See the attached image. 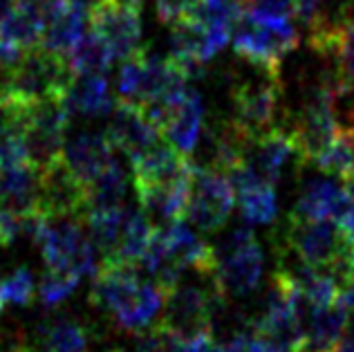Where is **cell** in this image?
Returning a JSON list of instances; mask_svg holds the SVG:
<instances>
[{
	"instance_id": "25",
	"label": "cell",
	"mask_w": 354,
	"mask_h": 352,
	"mask_svg": "<svg viewBox=\"0 0 354 352\" xmlns=\"http://www.w3.org/2000/svg\"><path fill=\"white\" fill-rule=\"evenodd\" d=\"M153 236H155V227L146 218V213L142 209L124 207V231H121V243L113 258L142 265V258L148 252V247H151Z\"/></svg>"
},
{
	"instance_id": "22",
	"label": "cell",
	"mask_w": 354,
	"mask_h": 352,
	"mask_svg": "<svg viewBox=\"0 0 354 352\" xmlns=\"http://www.w3.org/2000/svg\"><path fill=\"white\" fill-rule=\"evenodd\" d=\"M348 326V310L337 301L325 308H316L307 323V339L303 352H332Z\"/></svg>"
},
{
	"instance_id": "15",
	"label": "cell",
	"mask_w": 354,
	"mask_h": 352,
	"mask_svg": "<svg viewBox=\"0 0 354 352\" xmlns=\"http://www.w3.org/2000/svg\"><path fill=\"white\" fill-rule=\"evenodd\" d=\"M263 270H265L263 249H260L258 240H254L251 245L220 258L216 267V276L227 296H245L260 285Z\"/></svg>"
},
{
	"instance_id": "7",
	"label": "cell",
	"mask_w": 354,
	"mask_h": 352,
	"mask_svg": "<svg viewBox=\"0 0 354 352\" xmlns=\"http://www.w3.org/2000/svg\"><path fill=\"white\" fill-rule=\"evenodd\" d=\"M236 191L225 173L195 166L189 184L186 220L200 231H218L229 220Z\"/></svg>"
},
{
	"instance_id": "41",
	"label": "cell",
	"mask_w": 354,
	"mask_h": 352,
	"mask_svg": "<svg viewBox=\"0 0 354 352\" xmlns=\"http://www.w3.org/2000/svg\"><path fill=\"white\" fill-rule=\"evenodd\" d=\"M5 305H7V303H5V299H3V292H0V312L5 310Z\"/></svg>"
},
{
	"instance_id": "33",
	"label": "cell",
	"mask_w": 354,
	"mask_h": 352,
	"mask_svg": "<svg viewBox=\"0 0 354 352\" xmlns=\"http://www.w3.org/2000/svg\"><path fill=\"white\" fill-rule=\"evenodd\" d=\"M245 12L258 21H287L294 18V0H249Z\"/></svg>"
},
{
	"instance_id": "20",
	"label": "cell",
	"mask_w": 354,
	"mask_h": 352,
	"mask_svg": "<svg viewBox=\"0 0 354 352\" xmlns=\"http://www.w3.org/2000/svg\"><path fill=\"white\" fill-rule=\"evenodd\" d=\"M90 21V14L79 7H72L68 0L59 5L48 16L43 25V41L41 45L52 52L68 54L72 45L86 34V23Z\"/></svg>"
},
{
	"instance_id": "27",
	"label": "cell",
	"mask_w": 354,
	"mask_h": 352,
	"mask_svg": "<svg viewBox=\"0 0 354 352\" xmlns=\"http://www.w3.org/2000/svg\"><path fill=\"white\" fill-rule=\"evenodd\" d=\"M124 231V207L113 211H90L88 213V236L101 254V261L113 258L121 243Z\"/></svg>"
},
{
	"instance_id": "9",
	"label": "cell",
	"mask_w": 354,
	"mask_h": 352,
	"mask_svg": "<svg viewBox=\"0 0 354 352\" xmlns=\"http://www.w3.org/2000/svg\"><path fill=\"white\" fill-rule=\"evenodd\" d=\"M90 27L108 41L115 59L126 61L142 48V9L104 0L90 12Z\"/></svg>"
},
{
	"instance_id": "36",
	"label": "cell",
	"mask_w": 354,
	"mask_h": 352,
	"mask_svg": "<svg viewBox=\"0 0 354 352\" xmlns=\"http://www.w3.org/2000/svg\"><path fill=\"white\" fill-rule=\"evenodd\" d=\"M339 303L348 310V314H354V285L339 294Z\"/></svg>"
},
{
	"instance_id": "21",
	"label": "cell",
	"mask_w": 354,
	"mask_h": 352,
	"mask_svg": "<svg viewBox=\"0 0 354 352\" xmlns=\"http://www.w3.org/2000/svg\"><path fill=\"white\" fill-rule=\"evenodd\" d=\"M166 303V292L157 283H142L124 308L113 314L115 326L124 332H142L151 328Z\"/></svg>"
},
{
	"instance_id": "39",
	"label": "cell",
	"mask_w": 354,
	"mask_h": 352,
	"mask_svg": "<svg viewBox=\"0 0 354 352\" xmlns=\"http://www.w3.org/2000/svg\"><path fill=\"white\" fill-rule=\"evenodd\" d=\"M14 3H16V0H0V21H3V18L9 14V9L14 7Z\"/></svg>"
},
{
	"instance_id": "23",
	"label": "cell",
	"mask_w": 354,
	"mask_h": 352,
	"mask_svg": "<svg viewBox=\"0 0 354 352\" xmlns=\"http://www.w3.org/2000/svg\"><path fill=\"white\" fill-rule=\"evenodd\" d=\"M86 191H88L86 213L121 209L124 207V200H126V191H128L126 171L121 169V164L117 160H113L95 180L88 184Z\"/></svg>"
},
{
	"instance_id": "1",
	"label": "cell",
	"mask_w": 354,
	"mask_h": 352,
	"mask_svg": "<svg viewBox=\"0 0 354 352\" xmlns=\"http://www.w3.org/2000/svg\"><path fill=\"white\" fill-rule=\"evenodd\" d=\"M234 50L249 66L281 72V63L290 52L298 48V27L294 18L287 21H258L249 12L236 23Z\"/></svg>"
},
{
	"instance_id": "38",
	"label": "cell",
	"mask_w": 354,
	"mask_h": 352,
	"mask_svg": "<svg viewBox=\"0 0 354 352\" xmlns=\"http://www.w3.org/2000/svg\"><path fill=\"white\" fill-rule=\"evenodd\" d=\"M341 225H343V229H346L350 236H354V205H352L350 211L346 213V218L341 220Z\"/></svg>"
},
{
	"instance_id": "28",
	"label": "cell",
	"mask_w": 354,
	"mask_h": 352,
	"mask_svg": "<svg viewBox=\"0 0 354 352\" xmlns=\"http://www.w3.org/2000/svg\"><path fill=\"white\" fill-rule=\"evenodd\" d=\"M242 14H245V5L240 0H191L186 18L202 23L207 30L234 32Z\"/></svg>"
},
{
	"instance_id": "4",
	"label": "cell",
	"mask_w": 354,
	"mask_h": 352,
	"mask_svg": "<svg viewBox=\"0 0 354 352\" xmlns=\"http://www.w3.org/2000/svg\"><path fill=\"white\" fill-rule=\"evenodd\" d=\"M251 77H236L231 81V104L234 122L249 137H258L276 128L278 108L283 101L281 72L256 68Z\"/></svg>"
},
{
	"instance_id": "24",
	"label": "cell",
	"mask_w": 354,
	"mask_h": 352,
	"mask_svg": "<svg viewBox=\"0 0 354 352\" xmlns=\"http://www.w3.org/2000/svg\"><path fill=\"white\" fill-rule=\"evenodd\" d=\"M65 57H68L74 77H81V74H106L115 54L104 36L90 30L72 45V50Z\"/></svg>"
},
{
	"instance_id": "6",
	"label": "cell",
	"mask_w": 354,
	"mask_h": 352,
	"mask_svg": "<svg viewBox=\"0 0 354 352\" xmlns=\"http://www.w3.org/2000/svg\"><path fill=\"white\" fill-rule=\"evenodd\" d=\"M180 83H184V77L177 72L171 59H162L155 57V54H148L146 50H139L121 63L117 90L119 99L133 101V104H146V101L166 95Z\"/></svg>"
},
{
	"instance_id": "31",
	"label": "cell",
	"mask_w": 354,
	"mask_h": 352,
	"mask_svg": "<svg viewBox=\"0 0 354 352\" xmlns=\"http://www.w3.org/2000/svg\"><path fill=\"white\" fill-rule=\"evenodd\" d=\"M81 281V276L70 274V272H57V270H48L43 274V279L39 283V299L45 308H57L65 299H70L77 290V285Z\"/></svg>"
},
{
	"instance_id": "18",
	"label": "cell",
	"mask_w": 354,
	"mask_h": 352,
	"mask_svg": "<svg viewBox=\"0 0 354 352\" xmlns=\"http://www.w3.org/2000/svg\"><path fill=\"white\" fill-rule=\"evenodd\" d=\"M202 122H204L202 97H200V92L193 88V83H189L184 90L180 106H177V110L173 113L171 122L164 126L162 135L166 137V142H171L175 148H180L182 153L191 155L202 137Z\"/></svg>"
},
{
	"instance_id": "16",
	"label": "cell",
	"mask_w": 354,
	"mask_h": 352,
	"mask_svg": "<svg viewBox=\"0 0 354 352\" xmlns=\"http://www.w3.org/2000/svg\"><path fill=\"white\" fill-rule=\"evenodd\" d=\"M189 184H151V187H135L139 207L155 229H164L186 218L189 205Z\"/></svg>"
},
{
	"instance_id": "2",
	"label": "cell",
	"mask_w": 354,
	"mask_h": 352,
	"mask_svg": "<svg viewBox=\"0 0 354 352\" xmlns=\"http://www.w3.org/2000/svg\"><path fill=\"white\" fill-rule=\"evenodd\" d=\"M74 72L68 57L48 48H34L25 54L16 68L0 74V86L27 101H39L50 97H65Z\"/></svg>"
},
{
	"instance_id": "30",
	"label": "cell",
	"mask_w": 354,
	"mask_h": 352,
	"mask_svg": "<svg viewBox=\"0 0 354 352\" xmlns=\"http://www.w3.org/2000/svg\"><path fill=\"white\" fill-rule=\"evenodd\" d=\"M316 169L323 171L325 175H332L337 180H346L354 169V135L339 133L325 153L316 160Z\"/></svg>"
},
{
	"instance_id": "17",
	"label": "cell",
	"mask_w": 354,
	"mask_h": 352,
	"mask_svg": "<svg viewBox=\"0 0 354 352\" xmlns=\"http://www.w3.org/2000/svg\"><path fill=\"white\" fill-rule=\"evenodd\" d=\"M41 205V171L23 162L0 171V207L18 213L39 211Z\"/></svg>"
},
{
	"instance_id": "32",
	"label": "cell",
	"mask_w": 354,
	"mask_h": 352,
	"mask_svg": "<svg viewBox=\"0 0 354 352\" xmlns=\"http://www.w3.org/2000/svg\"><path fill=\"white\" fill-rule=\"evenodd\" d=\"M36 290L34 276L27 267H16L12 274H7L3 281H0V292H3L5 303L12 305H27L32 301Z\"/></svg>"
},
{
	"instance_id": "19",
	"label": "cell",
	"mask_w": 354,
	"mask_h": 352,
	"mask_svg": "<svg viewBox=\"0 0 354 352\" xmlns=\"http://www.w3.org/2000/svg\"><path fill=\"white\" fill-rule=\"evenodd\" d=\"M63 99L70 110V117L95 119L113 113L115 108L106 74H81V77H74Z\"/></svg>"
},
{
	"instance_id": "11",
	"label": "cell",
	"mask_w": 354,
	"mask_h": 352,
	"mask_svg": "<svg viewBox=\"0 0 354 352\" xmlns=\"http://www.w3.org/2000/svg\"><path fill=\"white\" fill-rule=\"evenodd\" d=\"M354 205L346 184L332 175H312L307 178L294 205V216L312 220H337L341 222Z\"/></svg>"
},
{
	"instance_id": "29",
	"label": "cell",
	"mask_w": 354,
	"mask_h": 352,
	"mask_svg": "<svg viewBox=\"0 0 354 352\" xmlns=\"http://www.w3.org/2000/svg\"><path fill=\"white\" fill-rule=\"evenodd\" d=\"M238 207L242 218L254 225H269L276 220L278 200L274 187H254L238 193Z\"/></svg>"
},
{
	"instance_id": "37",
	"label": "cell",
	"mask_w": 354,
	"mask_h": 352,
	"mask_svg": "<svg viewBox=\"0 0 354 352\" xmlns=\"http://www.w3.org/2000/svg\"><path fill=\"white\" fill-rule=\"evenodd\" d=\"M68 3L72 5V7H79V9H83V12H95V9L104 3V0H68Z\"/></svg>"
},
{
	"instance_id": "3",
	"label": "cell",
	"mask_w": 354,
	"mask_h": 352,
	"mask_svg": "<svg viewBox=\"0 0 354 352\" xmlns=\"http://www.w3.org/2000/svg\"><path fill=\"white\" fill-rule=\"evenodd\" d=\"M36 245L41 247L48 270L70 272L77 276H95L99 270L97 249L92 245L88 231L83 229L79 216H45Z\"/></svg>"
},
{
	"instance_id": "34",
	"label": "cell",
	"mask_w": 354,
	"mask_h": 352,
	"mask_svg": "<svg viewBox=\"0 0 354 352\" xmlns=\"http://www.w3.org/2000/svg\"><path fill=\"white\" fill-rule=\"evenodd\" d=\"M337 61H339V70L343 74V79L354 83V18L343 27Z\"/></svg>"
},
{
	"instance_id": "12",
	"label": "cell",
	"mask_w": 354,
	"mask_h": 352,
	"mask_svg": "<svg viewBox=\"0 0 354 352\" xmlns=\"http://www.w3.org/2000/svg\"><path fill=\"white\" fill-rule=\"evenodd\" d=\"M88 207V191L63 160L41 171V205L39 211L48 218L81 216Z\"/></svg>"
},
{
	"instance_id": "14",
	"label": "cell",
	"mask_w": 354,
	"mask_h": 352,
	"mask_svg": "<svg viewBox=\"0 0 354 352\" xmlns=\"http://www.w3.org/2000/svg\"><path fill=\"white\" fill-rule=\"evenodd\" d=\"M113 142L106 133L81 131L63 146V162L77 178L86 184L92 182L106 166L115 160L113 157Z\"/></svg>"
},
{
	"instance_id": "10",
	"label": "cell",
	"mask_w": 354,
	"mask_h": 352,
	"mask_svg": "<svg viewBox=\"0 0 354 352\" xmlns=\"http://www.w3.org/2000/svg\"><path fill=\"white\" fill-rule=\"evenodd\" d=\"M133 182L135 187H151V184H186L191 182L195 164L191 155L182 153L171 142H157L135 160Z\"/></svg>"
},
{
	"instance_id": "35",
	"label": "cell",
	"mask_w": 354,
	"mask_h": 352,
	"mask_svg": "<svg viewBox=\"0 0 354 352\" xmlns=\"http://www.w3.org/2000/svg\"><path fill=\"white\" fill-rule=\"evenodd\" d=\"M323 5V0H294V18H298L305 27H310L319 18Z\"/></svg>"
},
{
	"instance_id": "5",
	"label": "cell",
	"mask_w": 354,
	"mask_h": 352,
	"mask_svg": "<svg viewBox=\"0 0 354 352\" xmlns=\"http://www.w3.org/2000/svg\"><path fill=\"white\" fill-rule=\"evenodd\" d=\"M354 243V236H350L337 220H312L301 218L290 213L285 227L283 245L294 252L303 263L325 270L343 249H348Z\"/></svg>"
},
{
	"instance_id": "40",
	"label": "cell",
	"mask_w": 354,
	"mask_h": 352,
	"mask_svg": "<svg viewBox=\"0 0 354 352\" xmlns=\"http://www.w3.org/2000/svg\"><path fill=\"white\" fill-rule=\"evenodd\" d=\"M343 184H346V189H348V193L354 198V169H352V173L348 175L346 180H343Z\"/></svg>"
},
{
	"instance_id": "8",
	"label": "cell",
	"mask_w": 354,
	"mask_h": 352,
	"mask_svg": "<svg viewBox=\"0 0 354 352\" xmlns=\"http://www.w3.org/2000/svg\"><path fill=\"white\" fill-rule=\"evenodd\" d=\"M296 160L301 166H314L339 135V126L334 122L330 99H319L314 104L296 108L290 117V128Z\"/></svg>"
},
{
	"instance_id": "26",
	"label": "cell",
	"mask_w": 354,
	"mask_h": 352,
	"mask_svg": "<svg viewBox=\"0 0 354 352\" xmlns=\"http://www.w3.org/2000/svg\"><path fill=\"white\" fill-rule=\"evenodd\" d=\"M41 352H86L88 330L72 319L48 321L39 328Z\"/></svg>"
},
{
	"instance_id": "13",
	"label": "cell",
	"mask_w": 354,
	"mask_h": 352,
	"mask_svg": "<svg viewBox=\"0 0 354 352\" xmlns=\"http://www.w3.org/2000/svg\"><path fill=\"white\" fill-rule=\"evenodd\" d=\"M106 135L110 137L115 148H121L130 160H135L148 148L160 142V128H157L151 119L144 115V110L139 104L133 101L119 99L117 108L113 110Z\"/></svg>"
},
{
	"instance_id": "42",
	"label": "cell",
	"mask_w": 354,
	"mask_h": 352,
	"mask_svg": "<svg viewBox=\"0 0 354 352\" xmlns=\"http://www.w3.org/2000/svg\"><path fill=\"white\" fill-rule=\"evenodd\" d=\"M240 3H242V5H245V7H247V3H249V0H240Z\"/></svg>"
}]
</instances>
